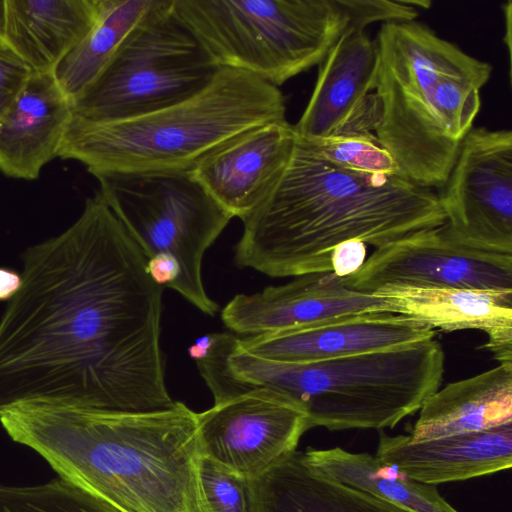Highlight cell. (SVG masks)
I'll list each match as a JSON object with an SVG mask.
<instances>
[{
    "instance_id": "obj_8",
    "label": "cell",
    "mask_w": 512,
    "mask_h": 512,
    "mask_svg": "<svg viewBox=\"0 0 512 512\" xmlns=\"http://www.w3.org/2000/svg\"><path fill=\"white\" fill-rule=\"evenodd\" d=\"M219 67L278 87L319 65L351 26L349 0H173Z\"/></svg>"
},
{
    "instance_id": "obj_7",
    "label": "cell",
    "mask_w": 512,
    "mask_h": 512,
    "mask_svg": "<svg viewBox=\"0 0 512 512\" xmlns=\"http://www.w3.org/2000/svg\"><path fill=\"white\" fill-rule=\"evenodd\" d=\"M100 193L147 259V271L209 316L202 260L233 218L189 169L95 172Z\"/></svg>"
},
{
    "instance_id": "obj_1",
    "label": "cell",
    "mask_w": 512,
    "mask_h": 512,
    "mask_svg": "<svg viewBox=\"0 0 512 512\" xmlns=\"http://www.w3.org/2000/svg\"><path fill=\"white\" fill-rule=\"evenodd\" d=\"M0 319V409L46 400L123 413L172 408L160 349L163 286L104 200L23 254Z\"/></svg>"
},
{
    "instance_id": "obj_12",
    "label": "cell",
    "mask_w": 512,
    "mask_h": 512,
    "mask_svg": "<svg viewBox=\"0 0 512 512\" xmlns=\"http://www.w3.org/2000/svg\"><path fill=\"white\" fill-rule=\"evenodd\" d=\"M439 227L375 248L344 283L367 293L388 285L512 289V254L461 246Z\"/></svg>"
},
{
    "instance_id": "obj_15",
    "label": "cell",
    "mask_w": 512,
    "mask_h": 512,
    "mask_svg": "<svg viewBox=\"0 0 512 512\" xmlns=\"http://www.w3.org/2000/svg\"><path fill=\"white\" fill-rule=\"evenodd\" d=\"M424 322L393 312L332 317L276 333L237 338L247 353L275 361L307 363L362 354L433 339Z\"/></svg>"
},
{
    "instance_id": "obj_14",
    "label": "cell",
    "mask_w": 512,
    "mask_h": 512,
    "mask_svg": "<svg viewBox=\"0 0 512 512\" xmlns=\"http://www.w3.org/2000/svg\"><path fill=\"white\" fill-rule=\"evenodd\" d=\"M295 141L287 120L265 123L226 140L189 170L223 209L244 221L278 183Z\"/></svg>"
},
{
    "instance_id": "obj_5",
    "label": "cell",
    "mask_w": 512,
    "mask_h": 512,
    "mask_svg": "<svg viewBox=\"0 0 512 512\" xmlns=\"http://www.w3.org/2000/svg\"><path fill=\"white\" fill-rule=\"evenodd\" d=\"M376 41L374 135L401 177L439 190L473 128L492 66L416 20L382 23Z\"/></svg>"
},
{
    "instance_id": "obj_22",
    "label": "cell",
    "mask_w": 512,
    "mask_h": 512,
    "mask_svg": "<svg viewBox=\"0 0 512 512\" xmlns=\"http://www.w3.org/2000/svg\"><path fill=\"white\" fill-rule=\"evenodd\" d=\"M98 10L99 0H5L3 35L33 73H53Z\"/></svg>"
},
{
    "instance_id": "obj_4",
    "label": "cell",
    "mask_w": 512,
    "mask_h": 512,
    "mask_svg": "<svg viewBox=\"0 0 512 512\" xmlns=\"http://www.w3.org/2000/svg\"><path fill=\"white\" fill-rule=\"evenodd\" d=\"M237 338L217 333L208 354L196 362L214 403L267 389L300 407L310 429L394 428L440 388L444 373V352L434 338L307 363L249 354Z\"/></svg>"
},
{
    "instance_id": "obj_9",
    "label": "cell",
    "mask_w": 512,
    "mask_h": 512,
    "mask_svg": "<svg viewBox=\"0 0 512 512\" xmlns=\"http://www.w3.org/2000/svg\"><path fill=\"white\" fill-rule=\"evenodd\" d=\"M219 66L177 16L155 0L98 76L71 100L74 116L113 122L142 116L204 89Z\"/></svg>"
},
{
    "instance_id": "obj_6",
    "label": "cell",
    "mask_w": 512,
    "mask_h": 512,
    "mask_svg": "<svg viewBox=\"0 0 512 512\" xmlns=\"http://www.w3.org/2000/svg\"><path fill=\"white\" fill-rule=\"evenodd\" d=\"M286 120L280 89L249 72L220 67L194 96L113 122L72 114L58 157L95 172L190 169L202 156L250 128Z\"/></svg>"
},
{
    "instance_id": "obj_18",
    "label": "cell",
    "mask_w": 512,
    "mask_h": 512,
    "mask_svg": "<svg viewBox=\"0 0 512 512\" xmlns=\"http://www.w3.org/2000/svg\"><path fill=\"white\" fill-rule=\"evenodd\" d=\"M393 313L450 333L475 329L499 364H512V289L388 285L372 292Z\"/></svg>"
},
{
    "instance_id": "obj_23",
    "label": "cell",
    "mask_w": 512,
    "mask_h": 512,
    "mask_svg": "<svg viewBox=\"0 0 512 512\" xmlns=\"http://www.w3.org/2000/svg\"><path fill=\"white\" fill-rule=\"evenodd\" d=\"M306 461L336 481L372 494L409 512H459L441 496L437 486L410 479L369 453L340 447L308 448Z\"/></svg>"
},
{
    "instance_id": "obj_3",
    "label": "cell",
    "mask_w": 512,
    "mask_h": 512,
    "mask_svg": "<svg viewBox=\"0 0 512 512\" xmlns=\"http://www.w3.org/2000/svg\"><path fill=\"white\" fill-rule=\"evenodd\" d=\"M444 222L436 190L344 172L296 137L278 183L243 221L235 261L271 277L332 272L331 253L342 243L378 248Z\"/></svg>"
},
{
    "instance_id": "obj_24",
    "label": "cell",
    "mask_w": 512,
    "mask_h": 512,
    "mask_svg": "<svg viewBox=\"0 0 512 512\" xmlns=\"http://www.w3.org/2000/svg\"><path fill=\"white\" fill-rule=\"evenodd\" d=\"M155 0H99L96 22L53 71L73 100L103 70L120 44Z\"/></svg>"
},
{
    "instance_id": "obj_28",
    "label": "cell",
    "mask_w": 512,
    "mask_h": 512,
    "mask_svg": "<svg viewBox=\"0 0 512 512\" xmlns=\"http://www.w3.org/2000/svg\"><path fill=\"white\" fill-rule=\"evenodd\" d=\"M4 16L5 0H0V120L33 74L3 35Z\"/></svg>"
},
{
    "instance_id": "obj_17",
    "label": "cell",
    "mask_w": 512,
    "mask_h": 512,
    "mask_svg": "<svg viewBox=\"0 0 512 512\" xmlns=\"http://www.w3.org/2000/svg\"><path fill=\"white\" fill-rule=\"evenodd\" d=\"M376 458L415 481L437 486L505 471L512 465V422L488 430L413 441L379 430Z\"/></svg>"
},
{
    "instance_id": "obj_25",
    "label": "cell",
    "mask_w": 512,
    "mask_h": 512,
    "mask_svg": "<svg viewBox=\"0 0 512 512\" xmlns=\"http://www.w3.org/2000/svg\"><path fill=\"white\" fill-rule=\"evenodd\" d=\"M0 512H121L94 493L57 477L33 486L0 484Z\"/></svg>"
},
{
    "instance_id": "obj_2",
    "label": "cell",
    "mask_w": 512,
    "mask_h": 512,
    "mask_svg": "<svg viewBox=\"0 0 512 512\" xmlns=\"http://www.w3.org/2000/svg\"><path fill=\"white\" fill-rule=\"evenodd\" d=\"M16 443L121 512H209L199 476L197 413L176 401L146 413L46 400L0 409Z\"/></svg>"
},
{
    "instance_id": "obj_16",
    "label": "cell",
    "mask_w": 512,
    "mask_h": 512,
    "mask_svg": "<svg viewBox=\"0 0 512 512\" xmlns=\"http://www.w3.org/2000/svg\"><path fill=\"white\" fill-rule=\"evenodd\" d=\"M392 312L372 293L349 288L333 272L296 276L284 285L233 297L221 312L230 330L248 336L299 328L336 316Z\"/></svg>"
},
{
    "instance_id": "obj_20",
    "label": "cell",
    "mask_w": 512,
    "mask_h": 512,
    "mask_svg": "<svg viewBox=\"0 0 512 512\" xmlns=\"http://www.w3.org/2000/svg\"><path fill=\"white\" fill-rule=\"evenodd\" d=\"M249 483L250 512H409L324 475L297 449Z\"/></svg>"
},
{
    "instance_id": "obj_26",
    "label": "cell",
    "mask_w": 512,
    "mask_h": 512,
    "mask_svg": "<svg viewBox=\"0 0 512 512\" xmlns=\"http://www.w3.org/2000/svg\"><path fill=\"white\" fill-rule=\"evenodd\" d=\"M297 139L325 162L344 172L367 178L400 176L395 161L374 134Z\"/></svg>"
},
{
    "instance_id": "obj_13",
    "label": "cell",
    "mask_w": 512,
    "mask_h": 512,
    "mask_svg": "<svg viewBox=\"0 0 512 512\" xmlns=\"http://www.w3.org/2000/svg\"><path fill=\"white\" fill-rule=\"evenodd\" d=\"M378 71L376 38L351 25L319 64L314 90L293 125L296 136L374 134L380 117L375 93Z\"/></svg>"
},
{
    "instance_id": "obj_27",
    "label": "cell",
    "mask_w": 512,
    "mask_h": 512,
    "mask_svg": "<svg viewBox=\"0 0 512 512\" xmlns=\"http://www.w3.org/2000/svg\"><path fill=\"white\" fill-rule=\"evenodd\" d=\"M200 483L209 512H250V483L207 456L199 462Z\"/></svg>"
},
{
    "instance_id": "obj_19",
    "label": "cell",
    "mask_w": 512,
    "mask_h": 512,
    "mask_svg": "<svg viewBox=\"0 0 512 512\" xmlns=\"http://www.w3.org/2000/svg\"><path fill=\"white\" fill-rule=\"evenodd\" d=\"M71 117V101L53 73H33L0 120V172L37 179L58 157Z\"/></svg>"
},
{
    "instance_id": "obj_11",
    "label": "cell",
    "mask_w": 512,
    "mask_h": 512,
    "mask_svg": "<svg viewBox=\"0 0 512 512\" xmlns=\"http://www.w3.org/2000/svg\"><path fill=\"white\" fill-rule=\"evenodd\" d=\"M306 413L267 389L250 390L197 413L202 455L252 480L296 450Z\"/></svg>"
},
{
    "instance_id": "obj_29",
    "label": "cell",
    "mask_w": 512,
    "mask_h": 512,
    "mask_svg": "<svg viewBox=\"0 0 512 512\" xmlns=\"http://www.w3.org/2000/svg\"><path fill=\"white\" fill-rule=\"evenodd\" d=\"M366 260V244L357 240L336 246L331 253L332 272L347 277L358 271Z\"/></svg>"
},
{
    "instance_id": "obj_10",
    "label": "cell",
    "mask_w": 512,
    "mask_h": 512,
    "mask_svg": "<svg viewBox=\"0 0 512 512\" xmlns=\"http://www.w3.org/2000/svg\"><path fill=\"white\" fill-rule=\"evenodd\" d=\"M437 195L445 238L470 249L512 254V131L472 128Z\"/></svg>"
},
{
    "instance_id": "obj_32",
    "label": "cell",
    "mask_w": 512,
    "mask_h": 512,
    "mask_svg": "<svg viewBox=\"0 0 512 512\" xmlns=\"http://www.w3.org/2000/svg\"><path fill=\"white\" fill-rule=\"evenodd\" d=\"M503 11H504L505 31H506V34L504 35L503 40L508 49V54H509V58H510V55H511V23H512L511 1H508L505 5H503Z\"/></svg>"
},
{
    "instance_id": "obj_31",
    "label": "cell",
    "mask_w": 512,
    "mask_h": 512,
    "mask_svg": "<svg viewBox=\"0 0 512 512\" xmlns=\"http://www.w3.org/2000/svg\"><path fill=\"white\" fill-rule=\"evenodd\" d=\"M214 341V333L198 338L189 348L188 354L195 361L204 358Z\"/></svg>"
},
{
    "instance_id": "obj_30",
    "label": "cell",
    "mask_w": 512,
    "mask_h": 512,
    "mask_svg": "<svg viewBox=\"0 0 512 512\" xmlns=\"http://www.w3.org/2000/svg\"><path fill=\"white\" fill-rule=\"evenodd\" d=\"M21 286V274L6 267H0V301L11 300Z\"/></svg>"
},
{
    "instance_id": "obj_21",
    "label": "cell",
    "mask_w": 512,
    "mask_h": 512,
    "mask_svg": "<svg viewBox=\"0 0 512 512\" xmlns=\"http://www.w3.org/2000/svg\"><path fill=\"white\" fill-rule=\"evenodd\" d=\"M512 422V364L438 388L419 409L413 441L488 430Z\"/></svg>"
}]
</instances>
